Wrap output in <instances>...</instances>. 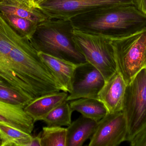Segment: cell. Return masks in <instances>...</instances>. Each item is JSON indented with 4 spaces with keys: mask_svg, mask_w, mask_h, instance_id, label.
<instances>
[{
    "mask_svg": "<svg viewBox=\"0 0 146 146\" xmlns=\"http://www.w3.org/2000/svg\"><path fill=\"white\" fill-rule=\"evenodd\" d=\"M38 54L62 87L63 91L71 93L72 91L75 73L80 63H75L42 51H38Z\"/></svg>",
    "mask_w": 146,
    "mask_h": 146,
    "instance_id": "11",
    "label": "cell"
},
{
    "mask_svg": "<svg viewBox=\"0 0 146 146\" xmlns=\"http://www.w3.org/2000/svg\"><path fill=\"white\" fill-rule=\"evenodd\" d=\"M28 146H41V133L35 137H33Z\"/></svg>",
    "mask_w": 146,
    "mask_h": 146,
    "instance_id": "24",
    "label": "cell"
},
{
    "mask_svg": "<svg viewBox=\"0 0 146 146\" xmlns=\"http://www.w3.org/2000/svg\"><path fill=\"white\" fill-rule=\"evenodd\" d=\"M73 111H76L85 117L99 121L108 112L104 104L96 99L80 98L70 101Z\"/></svg>",
    "mask_w": 146,
    "mask_h": 146,
    "instance_id": "16",
    "label": "cell"
},
{
    "mask_svg": "<svg viewBox=\"0 0 146 146\" xmlns=\"http://www.w3.org/2000/svg\"><path fill=\"white\" fill-rule=\"evenodd\" d=\"M73 111L69 101L66 100L53 109L43 121L48 127H68L72 122Z\"/></svg>",
    "mask_w": 146,
    "mask_h": 146,
    "instance_id": "18",
    "label": "cell"
},
{
    "mask_svg": "<svg viewBox=\"0 0 146 146\" xmlns=\"http://www.w3.org/2000/svg\"><path fill=\"white\" fill-rule=\"evenodd\" d=\"M18 1H19L23 3H25L26 4L30 6V7H32L31 3V0H18Z\"/></svg>",
    "mask_w": 146,
    "mask_h": 146,
    "instance_id": "26",
    "label": "cell"
},
{
    "mask_svg": "<svg viewBox=\"0 0 146 146\" xmlns=\"http://www.w3.org/2000/svg\"><path fill=\"white\" fill-rule=\"evenodd\" d=\"M131 4L134 5L133 0H47L39 9L48 19L67 21L82 15Z\"/></svg>",
    "mask_w": 146,
    "mask_h": 146,
    "instance_id": "4",
    "label": "cell"
},
{
    "mask_svg": "<svg viewBox=\"0 0 146 146\" xmlns=\"http://www.w3.org/2000/svg\"><path fill=\"white\" fill-rule=\"evenodd\" d=\"M47 0H31L32 7L39 9L41 4Z\"/></svg>",
    "mask_w": 146,
    "mask_h": 146,
    "instance_id": "25",
    "label": "cell"
},
{
    "mask_svg": "<svg viewBox=\"0 0 146 146\" xmlns=\"http://www.w3.org/2000/svg\"><path fill=\"white\" fill-rule=\"evenodd\" d=\"M72 39L86 61L96 68L107 81L117 72L113 47L110 39L102 33L73 25Z\"/></svg>",
    "mask_w": 146,
    "mask_h": 146,
    "instance_id": "2",
    "label": "cell"
},
{
    "mask_svg": "<svg viewBox=\"0 0 146 146\" xmlns=\"http://www.w3.org/2000/svg\"><path fill=\"white\" fill-rule=\"evenodd\" d=\"M45 23L38 26L34 37L37 40L31 42L38 51L76 63L86 62L85 57L69 38L60 29Z\"/></svg>",
    "mask_w": 146,
    "mask_h": 146,
    "instance_id": "6",
    "label": "cell"
},
{
    "mask_svg": "<svg viewBox=\"0 0 146 146\" xmlns=\"http://www.w3.org/2000/svg\"><path fill=\"white\" fill-rule=\"evenodd\" d=\"M0 12L25 18L39 25L48 19L40 9L30 7L18 0H2L0 2Z\"/></svg>",
    "mask_w": 146,
    "mask_h": 146,
    "instance_id": "15",
    "label": "cell"
},
{
    "mask_svg": "<svg viewBox=\"0 0 146 146\" xmlns=\"http://www.w3.org/2000/svg\"><path fill=\"white\" fill-rule=\"evenodd\" d=\"M133 146H146V125L129 141Z\"/></svg>",
    "mask_w": 146,
    "mask_h": 146,
    "instance_id": "22",
    "label": "cell"
},
{
    "mask_svg": "<svg viewBox=\"0 0 146 146\" xmlns=\"http://www.w3.org/2000/svg\"><path fill=\"white\" fill-rule=\"evenodd\" d=\"M35 122L25 111L24 107L0 100V123L31 134Z\"/></svg>",
    "mask_w": 146,
    "mask_h": 146,
    "instance_id": "12",
    "label": "cell"
},
{
    "mask_svg": "<svg viewBox=\"0 0 146 146\" xmlns=\"http://www.w3.org/2000/svg\"><path fill=\"white\" fill-rule=\"evenodd\" d=\"M2 14L9 25L20 36L30 41L33 38L39 24L13 15Z\"/></svg>",
    "mask_w": 146,
    "mask_h": 146,
    "instance_id": "19",
    "label": "cell"
},
{
    "mask_svg": "<svg viewBox=\"0 0 146 146\" xmlns=\"http://www.w3.org/2000/svg\"><path fill=\"white\" fill-rule=\"evenodd\" d=\"M135 6L146 15V0H133Z\"/></svg>",
    "mask_w": 146,
    "mask_h": 146,
    "instance_id": "23",
    "label": "cell"
},
{
    "mask_svg": "<svg viewBox=\"0 0 146 146\" xmlns=\"http://www.w3.org/2000/svg\"><path fill=\"white\" fill-rule=\"evenodd\" d=\"M127 125L123 111L108 113L98 122L89 146H117L127 141Z\"/></svg>",
    "mask_w": 146,
    "mask_h": 146,
    "instance_id": "7",
    "label": "cell"
},
{
    "mask_svg": "<svg viewBox=\"0 0 146 146\" xmlns=\"http://www.w3.org/2000/svg\"><path fill=\"white\" fill-rule=\"evenodd\" d=\"M122 111L127 125V141L146 125V68L127 85Z\"/></svg>",
    "mask_w": 146,
    "mask_h": 146,
    "instance_id": "5",
    "label": "cell"
},
{
    "mask_svg": "<svg viewBox=\"0 0 146 146\" xmlns=\"http://www.w3.org/2000/svg\"><path fill=\"white\" fill-rule=\"evenodd\" d=\"M1 141H0V146H1Z\"/></svg>",
    "mask_w": 146,
    "mask_h": 146,
    "instance_id": "27",
    "label": "cell"
},
{
    "mask_svg": "<svg viewBox=\"0 0 146 146\" xmlns=\"http://www.w3.org/2000/svg\"><path fill=\"white\" fill-rule=\"evenodd\" d=\"M68 96V93L62 91L44 95L31 101L24 110L35 122L43 121L53 109L66 100Z\"/></svg>",
    "mask_w": 146,
    "mask_h": 146,
    "instance_id": "13",
    "label": "cell"
},
{
    "mask_svg": "<svg viewBox=\"0 0 146 146\" xmlns=\"http://www.w3.org/2000/svg\"><path fill=\"white\" fill-rule=\"evenodd\" d=\"M86 23L88 31L111 38L132 35L146 26V15L134 5H124L94 12Z\"/></svg>",
    "mask_w": 146,
    "mask_h": 146,
    "instance_id": "1",
    "label": "cell"
},
{
    "mask_svg": "<svg viewBox=\"0 0 146 146\" xmlns=\"http://www.w3.org/2000/svg\"><path fill=\"white\" fill-rule=\"evenodd\" d=\"M98 122L82 115L72 122L67 128L66 146L83 145L95 132Z\"/></svg>",
    "mask_w": 146,
    "mask_h": 146,
    "instance_id": "14",
    "label": "cell"
},
{
    "mask_svg": "<svg viewBox=\"0 0 146 146\" xmlns=\"http://www.w3.org/2000/svg\"><path fill=\"white\" fill-rule=\"evenodd\" d=\"M127 83L118 72L107 81L98 94V99L102 102L109 113L121 111Z\"/></svg>",
    "mask_w": 146,
    "mask_h": 146,
    "instance_id": "10",
    "label": "cell"
},
{
    "mask_svg": "<svg viewBox=\"0 0 146 146\" xmlns=\"http://www.w3.org/2000/svg\"><path fill=\"white\" fill-rule=\"evenodd\" d=\"M2 0H0V2H1V1Z\"/></svg>",
    "mask_w": 146,
    "mask_h": 146,
    "instance_id": "28",
    "label": "cell"
},
{
    "mask_svg": "<svg viewBox=\"0 0 146 146\" xmlns=\"http://www.w3.org/2000/svg\"><path fill=\"white\" fill-rule=\"evenodd\" d=\"M32 138L31 134L0 123L1 146H28Z\"/></svg>",
    "mask_w": 146,
    "mask_h": 146,
    "instance_id": "17",
    "label": "cell"
},
{
    "mask_svg": "<svg viewBox=\"0 0 146 146\" xmlns=\"http://www.w3.org/2000/svg\"><path fill=\"white\" fill-rule=\"evenodd\" d=\"M21 37L9 25L0 12V80L13 89V81L9 71V55Z\"/></svg>",
    "mask_w": 146,
    "mask_h": 146,
    "instance_id": "9",
    "label": "cell"
},
{
    "mask_svg": "<svg viewBox=\"0 0 146 146\" xmlns=\"http://www.w3.org/2000/svg\"><path fill=\"white\" fill-rule=\"evenodd\" d=\"M105 35L113 47L117 72L128 85L146 68V26L124 37L111 38Z\"/></svg>",
    "mask_w": 146,
    "mask_h": 146,
    "instance_id": "3",
    "label": "cell"
},
{
    "mask_svg": "<svg viewBox=\"0 0 146 146\" xmlns=\"http://www.w3.org/2000/svg\"><path fill=\"white\" fill-rule=\"evenodd\" d=\"M40 133L41 146H66L67 128L47 126Z\"/></svg>",
    "mask_w": 146,
    "mask_h": 146,
    "instance_id": "20",
    "label": "cell"
},
{
    "mask_svg": "<svg viewBox=\"0 0 146 146\" xmlns=\"http://www.w3.org/2000/svg\"><path fill=\"white\" fill-rule=\"evenodd\" d=\"M0 100L5 103L25 107L31 99L10 87L4 81L0 80Z\"/></svg>",
    "mask_w": 146,
    "mask_h": 146,
    "instance_id": "21",
    "label": "cell"
},
{
    "mask_svg": "<svg viewBox=\"0 0 146 146\" xmlns=\"http://www.w3.org/2000/svg\"><path fill=\"white\" fill-rule=\"evenodd\" d=\"M0 141H1V140H0Z\"/></svg>",
    "mask_w": 146,
    "mask_h": 146,
    "instance_id": "29",
    "label": "cell"
},
{
    "mask_svg": "<svg viewBox=\"0 0 146 146\" xmlns=\"http://www.w3.org/2000/svg\"><path fill=\"white\" fill-rule=\"evenodd\" d=\"M105 83L102 73L87 62L79 64L73 80L72 91L66 101L80 98L98 99V94Z\"/></svg>",
    "mask_w": 146,
    "mask_h": 146,
    "instance_id": "8",
    "label": "cell"
}]
</instances>
